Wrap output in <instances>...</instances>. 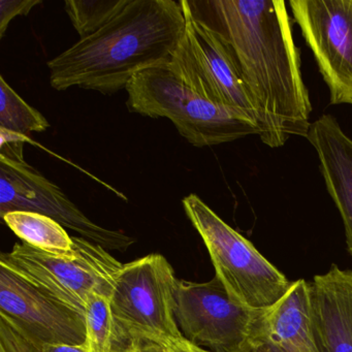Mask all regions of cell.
I'll return each mask as SVG.
<instances>
[{
    "label": "cell",
    "instance_id": "6da1fadb",
    "mask_svg": "<svg viewBox=\"0 0 352 352\" xmlns=\"http://www.w3.org/2000/svg\"><path fill=\"white\" fill-rule=\"evenodd\" d=\"M188 6L232 48L256 111L261 141L276 149L290 137L307 138L312 104L285 1L191 0Z\"/></svg>",
    "mask_w": 352,
    "mask_h": 352
},
{
    "label": "cell",
    "instance_id": "7a4b0ae2",
    "mask_svg": "<svg viewBox=\"0 0 352 352\" xmlns=\"http://www.w3.org/2000/svg\"><path fill=\"white\" fill-rule=\"evenodd\" d=\"M185 30L180 1L129 0L104 28L49 61L51 86L116 94L138 74L170 63Z\"/></svg>",
    "mask_w": 352,
    "mask_h": 352
},
{
    "label": "cell",
    "instance_id": "3957f363",
    "mask_svg": "<svg viewBox=\"0 0 352 352\" xmlns=\"http://www.w3.org/2000/svg\"><path fill=\"white\" fill-rule=\"evenodd\" d=\"M127 108L150 118H168L195 147L236 141L261 133L242 113L216 104L193 91L170 71L168 63L138 74L127 84Z\"/></svg>",
    "mask_w": 352,
    "mask_h": 352
},
{
    "label": "cell",
    "instance_id": "277c9868",
    "mask_svg": "<svg viewBox=\"0 0 352 352\" xmlns=\"http://www.w3.org/2000/svg\"><path fill=\"white\" fill-rule=\"evenodd\" d=\"M182 205L205 243L216 277L234 302L249 310L267 311L287 294L294 282L197 195L185 197Z\"/></svg>",
    "mask_w": 352,
    "mask_h": 352
},
{
    "label": "cell",
    "instance_id": "5b68a950",
    "mask_svg": "<svg viewBox=\"0 0 352 352\" xmlns=\"http://www.w3.org/2000/svg\"><path fill=\"white\" fill-rule=\"evenodd\" d=\"M73 240V249L61 254L16 244L11 252L1 254L0 267L85 317L94 294L112 298L123 265L100 245L81 236Z\"/></svg>",
    "mask_w": 352,
    "mask_h": 352
},
{
    "label": "cell",
    "instance_id": "8992f818",
    "mask_svg": "<svg viewBox=\"0 0 352 352\" xmlns=\"http://www.w3.org/2000/svg\"><path fill=\"white\" fill-rule=\"evenodd\" d=\"M28 138L0 129V215L12 211L36 212L107 250L126 251L135 239L108 230L89 219L54 183L24 160Z\"/></svg>",
    "mask_w": 352,
    "mask_h": 352
},
{
    "label": "cell",
    "instance_id": "52a82bcc",
    "mask_svg": "<svg viewBox=\"0 0 352 352\" xmlns=\"http://www.w3.org/2000/svg\"><path fill=\"white\" fill-rule=\"evenodd\" d=\"M177 283L174 269L162 254L123 265L111 298L118 342L164 345L184 338L175 316Z\"/></svg>",
    "mask_w": 352,
    "mask_h": 352
},
{
    "label": "cell",
    "instance_id": "ba28073f",
    "mask_svg": "<svg viewBox=\"0 0 352 352\" xmlns=\"http://www.w3.org/2000/svg\"><path fill=\"white\" fill-rule=\"evenodd\" d=\"M180 3L186 30L168 63L170 71L193 91L242 113L259 127L256 111L230 45L193 16L187 0Z\"/></svg>",
    "mask_w": 352,
    "mask_h": 352
},
{
    "label": "cell",
    "instance_id": "9c48e42d",
    "mask_svg": "<svg viewBox=\"0 0 352 352\" xmlns=\"http://www.w3.org/2000/svg\"><path fill=\"white\" fill-rule=\"evenodd\" d=\"M265 312L236 304L216 276L204 283H177L179 329L185 339L211 352H240L253 340H261Z\"/></svg>",
    "mask_w": 352,
    "mask_h": 352
},
{
    "label": "cell",
    "instance_id": "30bf717a",
    "mask_svg": "<svg viewBox=\"0 0 352 352\" xmlns=\"http://www.w3.org/2000/svg\"><path fill=\"white\" fill-rule=\"evenodd\" d=\"M331 104L352 106V0H290Z\"/></svg>",
    "mask_w": 352,
    "mask_h": 352
},
{
    "label": "cell",
    "instance_id": "8fae6325",
    "mask_svg": "<svg viewBox=\"0 0 352 352\" xmlns=\"http://www.w3.org/2000/svg\"><path fill=\"white\" fill-rule=\"evenodd\" d=\"M0 314L26 336L47 344L86 342L85 317L0 267Z\"/></svg>",
    "mask_w": 352,
    "mask_h": 352
},
{
    "label": "cell",
    "instance_id": "7c38bea8",
    "mask_svg": "<svg viewBox=\"0 0 352 352\" xmlns=\"http://www.w3.org/2000/svg\"><path fill=\"white\" fill-rule=\"evenodd\" d=\"M313 329L319 352H352V271L333 265L310 283Z\"/></svg>",
    "mask_w": 352,
    "mask_h": 352
},
{
    "label": "cell",
    "instance_id": "4fadbf2b",
    "mask_svg": "<svg viewBox=\"0 0 352 352\" xmlns=\"http://www.w3.org/2000/svg\"><path fill=\"white\" fill-rule=\"evenodd\" d=\"M307 140L316 151L327 192L335 203L352 256V138L331 115L311 123Z\"/></svg>",
    "mask_w": 352,
    "mask_h": 352
},
{
    "label": "cell",
    "instance_id": "5bb4252c",
    "mask_svg": "<svg viewBox=\"0 0 352 352\" xmlns=\"http://www.w3.org/2000/svg\"><path fill=\"white\" fill-rule=\"evenodd\" d=\"M261 341L274 352H319L306 280L294 281L287 294L265 312Z\"/></svg>",
    "mask_w": 352,
    "mask_h": 352
},
{
    "label": "cell",
    "instance_id": "9a60e30c",
    "mask_svg": "<svg viewBox=\"0 0 352 352\" xmlns=\"http://www.w3.org/2000/svg\"><path fill=\"white\" fill-rule=\"evenodd\" d=\"M1 218L12 232L30 246L53 254L73 249V236L48 216L36 212L12 211Z\"/></svg>",
    "mask_w": 352,
    "mask_h": 352
},
{
    "label": "cell",
    "instance_id": "2e32d148",
    "mask_svg": "<svg viewBox=\"0 0 352 352\" xmlns=\"http://www.w3.org/2000/svg\"><path fill=\"white\" fill-rule=\"evenodd\" d=\"M50 127L44 115L30 106L0 76V129L18 135L44 133Z\"/></svg>",
    "mask_w": 352,
    "mask_h": 352
},
{
    "label": "cell",
    "instance_id": "e0dca14e",
    "mask_svg": "<svg viewBox=\"0 0 352 352\" xmlns=\"http://www.w3.org/2000/svg\"><path fill=\"white\" fill-rule=\"evenodd\" d=\"M129 3V0H67L65 12L82 38L108 24Z\"/></svg>",
    "mask_w": 352,
    "mask_h": 352
},
{
    "label": "cell",
    "instance_id": "ac0fdd59",
    "mask_svg": "<svg viewBox=\"0 0 352 352\" xmlns=\"http://www.w3.org/2000/svg\"><path fill=\"white\" fill-rule=\"evenodd\" d=\"M86 343L90 352H114L118 343L111 298L94 294L85 312Z\"/></svg>",
    "mask_w": 352,
    "mask_h": 352
},
{
    "label": "cell",
    "instance_id": "d6986e66",
    "mask_svg": "<svg viewBox=\"0 0 352 352\" xmlns=\"http://www.w3.org/2000/svg\"><path fill=\"white\" fill-rule=\"evenodd\" d=\"M0 352H38L32 339L3 314H0Z\"/></svg>",
    "mask_w": 352,
    "mask_h": 352
},
{
    "label": "cell",
    "instance_id": "ffe728a7",
    "mask_svg": "<svg viewBox=\"0 0 352 352\" xmlns=\"http://www.w3.org/2000/svg\"><path fill=\"white\" fill-rule=\"evenodd\" d=\"M41 0H0V38L7 32L10 22L18 16H28Z\"/></svg>",
    "mask_w": 352,
    "mask_h": 352
},
{
    "label": "cell",
    "instance_id": "44dd1931",
    "mask_svg": "<svg viewBox=\"0 0 352 352\" xmlns=\"http://www.w3.org/2000/svg\"><path fill=\"white\" fill-rule=\"evenodd\" d=\"M114 352H166L160 344L140 340H124L118 342Z\"/></svg>",
    "mask_w": 352,
    "mask_h": 352
},
{
    "label": "cell",
    "instance_id": "7402d4cb",
    "mask_svg": "<svg viewBox=\"0 0 352 352\" xmlns=\"http://www.w3.org/2000/svg\"><path fill=\"white\" fill-rule=\"evenodd\" d=\"M32 341L36 345L38 352H90L86 342L80 345H65V344L42 343V342L36 341L34 339H32Z\"/></svg>",
    "mask_w": 352,
    "mask_h": 352
},
{
    "label": "cell",
    "instance_id": "603a6c76",
    "mask_svg": "<svg viewBox=\"0 0 352 352\" xmlns=\"http://www.w3.org/2000/svg\"><path fill=\"white\" fill-rule=\"evenodd\" d=\"M162 346L166 352H211L205 349V348L199 347V346L191 343L185 338L176 340V341L166 342V344Z\"/></svg>",
    "mask_w": 352,
    "mask_h": 352
},
{
    "label": "cell",
    "instance_id": "cb8c5ba5",
    "mask_svg": "<svg viewBox=\"0 0 352 352\" xmlns=\"http://www.w3.org/2000/svg\"><path fill=\"white\" fill-rule=\"evenodd\" d=\"M240 352H274L273 349L261 340H253L245 346Z\"/></svg>",
    "mask_w": 352,
    "mask_h": 352
}]
</instances>
